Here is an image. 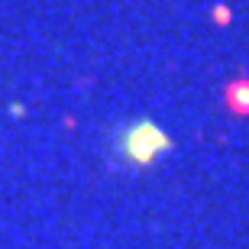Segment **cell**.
<instances>
[{"instance_id": "cell-1", "label": "cell", "mask_w": 249, "mask_h": 249, "mask_svg": "<svg viewBox=\"0 0 249 249\" xmlns=\"http://www.w3.org/2000/svg\"><path fill=\"white\" fill-rule=\"evenodd\" d=\"M172 149V139L156 120H129L126 126H120L113 133V152L123 165L129 168H149Z\"/></svg>"}]
</instances>
